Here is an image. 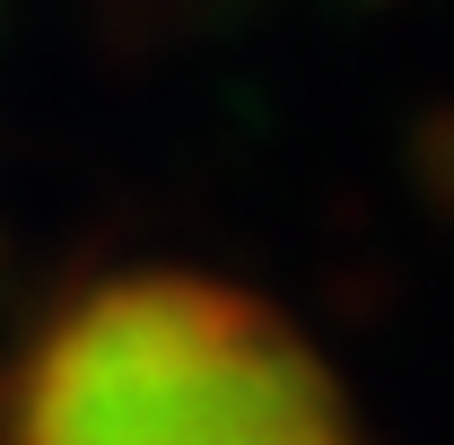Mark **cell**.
<instances>
[{
    "label": "cell",
    "mask_w": 454,
    "mask_h": 445,
    "mask_svg": "<svg viewBox=\"0 0 454 445\" xmlns=\"http://www.w3.org/2000/svg\"><path fill=\"white\" fill-rule=\"evenodd\" d=\"M9 445H358L333 358L219 271L79 288L9 376Z\"/></svg>",
    "instance_id": "1"
}]
</instances>
